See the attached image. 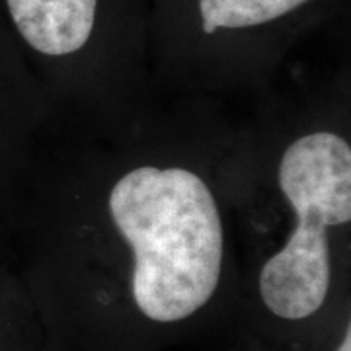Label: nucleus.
I'll use <instances>...</instances> for the list:
<instances>
[{
    "mask_svg": "<svg viewBox=\"0 0 351 351\" xmlns=\"http://www.w3.org/2000/svg\"><path fill=\"white\" fill-rule=\"evenodd\" d=\"M338 2L151 0L154 88L191 100L260 98Z\"/></svg>",
    "mask_w": 351,
    "mask_h": 351,
    "instance_id": "obj_4",
    "label": "nucleus"
},
{
    "mask_svg": "<svg viewBox=\"0 0 351 351\" xmlns=\"http://www.w3.org/2000/svg\"><path fill=\"white\" fill-rule=\"evenodd\" d=\"M49 106L38 90L0 94V172L24 176L38 162L39 141L55 133Z\"/></svg>",
    "mask_w": 351,
    "mask_h": 351,
    "instance_id": "obj_5",
    "label": "nucleus"
},
{
    "mask_svg": "<svg viewBox=\"0 0 351 351\" xmlns=\"http://www.w3.org/2000/svg\"><path fill=\"white\" fill-rule=\"evenodd\" d=\"M232 343L230 346H225L221 350H213V351H271L269 348H265L262 343L254 341V339L242 338V336H232Z\"/></svg>",
    "mask_w": 351,
    "mask_h": 351,
    "instance_id": "obj_8",
    "label": "nucleus"
},
{
    "mask_svg": "<svg viewBox=\"0 0 351 351\" xmlns=\"http://www.w3.org/2000/svg\"><path fill=\"white\" fill-rule=\"evenodd\" d=\"M0 4L57 133H115L160 101L151 71V0Z\"/></svg>",
    "mask_w": 351,
    "mask_h": 351,
    "instance_id": "obj_3",
    "label": "nucleus"
},
{
    "mask_svg": "<svg viewBox=\"0 0 351 351\" xmlns=\"http://www.w3.org/2000/svg\"><path fill=\"white\" fill-rule=\"evenodd\" d=\"M43 147L22 281L55 351H168L237 332L250 125L174 98Z\"/></svg>",
    "mask_w": 351,
    "mask_h": 351,
    "instance_id": "obj_1",
    "label": "nucleus"
},
{
    "mask_svg": "<svg viewBox=\"0 0 351 351\" xmlns=\"http://www.w3.org/2000/svg\"><path fill=\"white\" fill-rule=\"evenodd\" d=\"M239 207L234 336L291 351L351 297V78L260 96Z\"/></svg>",
    "mask_w": 351,
    "mask_h": 351,
    "instance_id": "obj_2",
    "label": "nucleus"
},
{
    "mask_svg": "<svg viewBox=\"0 0 351 351\" xmlns=\"http://www.w3.org/2000/svg\"><path fill=\"white\" fill-rule=\"evenodd\" d=\"M291 351H351V297L343 299Z\"/></svg>",
    "mask_w": 351,
    "mask_h": 351,
    "instance_id": "obj_7",
    "label": "nucleus"
},
{
    "mask_svg": "<svg viewBox=\"0 0 351 351\" xmlns=\"http://www.w3.org/2000/svg\"><path fill=\"white\" fill-rule=\"evenodd\" d=\"M0 351H55L22 277L0 267Z\"/></svg>",
    "mask_w": 351,
    "mask_h": 351,
    "instance_id": "obj_6",
    "label": "nucleus"
}]
</instances>
